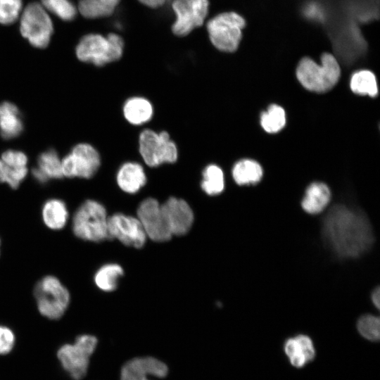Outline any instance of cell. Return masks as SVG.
Listing matches in <instances>:
<instances>
[{
  "label": "cell",
  "mask_w": 380,
  "mask_h": 380,
  "mask_svg": "<svg viewBox=\"0 0 380 380\" xmlns=\"http://www.w3.org/2000/svg\"><path fill=\"white\" fill-rule=\"evenodd\" d=\"M123 49V39L117 34L110 33L106 37L90 34L82 38L76 48V54L81 61L103 66L119 60Z\"/></svg>",
  "instance_id": "cell-3"
},
{
  "label": "cell",
  "mask_w": 380,
  "mask_h": 380,
  "mask_svg": "<svg viewBox=\"0 0 380 380\" xmlns=\"http://www.w3.org/2000/svg\"><path fill=\"white\" fill-rule=\"evenodd\" d=\"M284 351L291 363L297 367H301L313 360L315 350L310 337L298 335L289 338L284 345Z\"/></svg>",
  "instance_id": "cell-17"
},
{
  "label": "cell",
  "mask_w": 380,
  "mask_h": 380,
  "mask_svg": "<svg viewBox=\"0 0 380 380\" xmlns=\"http://www.w3.org/2000/svg\"><path fill=\"white\" fill-rule=\"evenodd\" d=\"M246 24L243 17L236 12L221 13L207 23L210 40L221 51L234 52L239 48Z\"/></svg>",
  "instance_id": "cell-5"
},
{
  "label": "cell",
  "mask_w": 380,
  "mask_h": 380,
  "mask_svg": "<svg viewBox=\"0 0 380 380\" xmlns=\"http://www.w3.org/2000/svg\"><path fill=\"white\" fill-rule=\"evenodd\" d=\"M27 174V167H13L0 160V182H6L16 189Z\"/></svg>",
  "instance_id": "cell-29"
},
{
  "label": "cell",
  "mask_w": 380,
  "mask_h": 380,
  "mask_svg": "<svg viewBox=\"0 0 380 380\" xmlns=\"http://www.w3.org/2000/svg\"><path fill=\"white\" fill-rule=\"evenodd\" d=\"M44 6L64 20L73 19L76 8L68 0H42Z\"/></svg>",
  "instance_id": "cell-31"
},
{
  "label": "cell",
  "mask_w": 380,
  "mask_h": 380,
  "mask_svg": "<svg viewBox=\"0 0 380 380\" xmlns=\"http://www.w3.org/2000/svg\"><path fill=\"white\" fill-rule=\"evenodd\" d=\"M232 177L239 185L255 184L262 177V169L258 163L250 159H243L235 163Z\"/></svg>",
  "instance_id": "cell-21"
},
{
  "label": "cell",
  "mask_w": 380,
  "mask_h": 380,
  "mask_svg": "<svg viewBox=\"0 0 380 380\" xmlns=\"http://www.w3.org/2000/svg\"><path fill=\"white\" fill-rule=\"evenodd\" d=\"M100 165L99 153L87 143L75 146L61 161L63 175L71 178L77 177L89 179L96 173Z\"/></svg>",
  "instance_id": "cell-10"
},
{
  "label": "cell",
  "mask_w": 380,
  "mask_h": 380,
  "mask_svg": "<svg viewBox=\"0 0 380 380\" xmlns=\"http://www.w3.org/2000/svg\"><path fill=\"white\" fill-rule=\"evenodd\" d=\"M320 59V64H318L310 57H303L296 71L299 82L306 89L317 93L332 89L341 76V67L334 54L324 52Z\"/></svg>",
  "instance_id": "cell-2"
},
{
  "label": "cell",
  "mask_w": 380,
  "mask_h": 380,
  "mask_svg": "<svg viewBox=\"0 0 380 380\" xmlns=\"http://www.w3.org/2000/svg\"><path fill=\"white\" fill-rule=\"evenodd\" d=\"M351 90L357 94L376 96L378 94L376 79L368 70H358L353 74L350 80Z\"/></svg>",
  "instance_id": "cell-25"
},
{
  "label": "cell",
  "mask_w": 380,
  "mask_h": 380,
  "mask_svg": "<svg viewBox=\"0 0 380 380\" xmlns=\"http://www.w3.org/2000/svg\"><path fill=\"white\" fill-rule=\"evenodd\" d=\"M141 4L151 7V8H158L163 6L167 0H139Z\"/></svg>",
  "instance_id": "cell-35"
},
{
  "label": "cell",
  "mask_w": 380,
  "mask_h": 380,
  "mask_svg": "<svg viewBox=\"0 0 380 380\" xmlns=\"http://www.w3.org/2000/svg\"><path fill=\"white\" fill-rule=\"evenodd\" d=\"M372 300L373 304L376 307L377 309L379 308L380 305V291L379 287L376 288L372 293Z\"/></svg>",
  "instance_id": "cell-37"
},
{
  "label": "cell",
  "mask_w": 380,
  "mask_h": 380,
  "mask_svg": "<svg viewBox=\"0 0 380 380\" xmlns=\"http://www.w3.org/2000/svg\"><path fill=\"white\" fill-rule=\"evenodd\" d=\"M32 175L36 179V180H37L42 184L45 183L49 180L46 176L44 173H42V172L40 171L37 167L32 170Z\"/></svg>",
  "instance_id": "cell-36"
},
{
  "label": "cell",
  "mask_w": 380,
  "mask_h": 380,
  "mask_svg": "<svg viewBox=\"0 0 380 380\" xmlns=\"http://www.w3.org/2000/svg\"><path fill=\"white\" fill-rule=\"evenodd\" d=\"M167 371L166 365L154 357H137L123 366L121 380H149L150 376L161 378L167 375Z\"/></svg>",
  "instance_id": "cell-15"
},
{
  "label": "cell",
  "mask_w": 380,
  "mask_h": 380,
  "mask_svg": "<svg viewBox=\"0 0 380 380\" xmlns=\"http://www.w3.org/2000/svg\"><path fill=\"white\" fill-rule=\"evenodd\" d=\"M123 275V270L118 264L110 263L103 265L96 272L94 281L96 286L104 291L115 290L119 279Z\"/></svg>",
  "instance_id": "cell-26"
},
{
  "label": "cell",
  "mask_w": 380,
  "mask_h": 380,
  "mask_svg": "<svg viewBox=\"0 0 380 380\" xmlns=\"http://www.w3.org/2000/svg\"><path fill=\"white\" fill-rule=\"evenodd\" d=\"M147 177L143 166L134 161L123 163L116 174V182L125 193H137L146 183Z\"/></svg>",
  "instance_id": "cell-16"
},
{
  "label": "cell",
  "mask_w": 380,
  "mask_h": 380,
  "mask_svg": "<svg viewBox=\"0 0 380 380\" xmlns=\"http://www.w3.org/2000/svg\"><path fill=\"white\" fill-rule=\"evenodd\" d=\"M15 336L8 327L0 326V355L8 353L13 348Z\"/></svg>",
  "instance_id": "cell-34"
},
{
  "label": "cell",
  "mask_w": 380,
  "mask_h": 380,
  "mask_svg": "<svg viewBox=\"0 0 380 380\" xmlns=\"http://www.w3.org/2000/svg\"><path fill=\"white\" fill-rule=\"evenodd\" d=\"M42 217L45 224L50 229H62L68 217L65 203L55 198L47 201L42 208Z\"/></svg>",
  "instance_id": "cell-22"
},
{
  "label": "cell",
  "mask_w": 380,
  "mask_h": 380,
  "mask_svg": "<svg viewBox=\"0 0 380 380\" xmlns=\"http://www.w3.org/2000/svg\"><path fill=\"white\" fill-rule=\"evenodd\" d=\"M108 239H117L127 246L141 248L146 234L138 218L115 213L108 217Z\"/></svg>",
  "instance_id": "cell-13"
},
{
  "label": "cell",
  "mask_w": 380,
  "mask_h": 380,
  "mask_svg": "<svg viewBox=\"0 0 380 380\" xmlns=\"http://www.w3.org/2000/svg\"><path fill=\"white\" fill-rule=\"evenodd\" d=\"M137 213L146 236L157 242L171 239L172 235L164 217L161 204L156 198L149 197L142 201Z\"/></svg>",
  "instance_id": "cell-12"
},
{
  "label": "cell",
  "mask_w": 380,
  "mask_h": 380,
  "mask_svg": "<svg viewBox=\"0 0 380 380\" xmlns=\"http://www.w3.org/2000/svg\"><path fill=\"white\" fill-rule=\"evenodd\" d=\"M38 169L44 173L48 179H61L63 176L62 172L61 161L58 153L53 149L42 153L37 159Z\"/></svg>",
  "instance_id": "cell-28"
},
{
  "label": "cell",
  "mask_w": 380,
  "mask_h": 380,
  "mask_svg": "<svg viewBox=\"0 0 380 380\" xmlns=\"http://www.w3.org/2000/svg\"><path fill=\"white\" fill-rule=\"evenodd\" d=\"M138 144L139 154L148 167H156L177 160V146L166 131L156 132L145 129L139 134Z\"/></svg>",
  "instance_id": "cell-6"
},
{
  "label": "cell",
  "mask_w": 380,
  "mask_h": 380,
  "mask_svg": "<svg viewBox=\"0 0 380 380\" xmlns=\"http://www.w3.org/2000/svg\"><path fill=\"white\" fill-rule=\"evenodd\" d=\"M97 345V339L91 335L78 336L74 344H65L58 351V357L63 368L76 380L87 374L89 357Z\"/></svg>",
  "instance_id": "cell-8"
},
{
  "label": "cell",
  "mask_w": 380,
  "mask_h": 380,
  "mask_svg": "<svg viewBox=\"0 0 380 380\" xmlns=\"http://www.w3.org/2000/svg\"><path fill=\"white\" fill-rule=\"evenodd\" d=\"M357 329L365 338L374 341L379 339V318L372 315L362 316L357 321Z\"/></svg>",
  "instance_id": "cell-30"
},
{
  "label": "cell",
  "mask_w": 380,
  "mask_h": 380,
  "mask_svg": "<svg viewBox=\"0 0 380 380\" xmlns=\"http://www.w3.org/2000/svg\"><path fill=\"white\" fill-rule=\"evenodd\" d=\"M120 0H80L78 9L87 18H96L110 15Z\"/></svg>",
  "instance_id": "cell-24"
},
{
  "label": "cell",
  "mask_w": 380,
  "mask_h": 380,
  "mask_svg": "<svg viewBox=\"0 0 380 380\" xmlns=\"http://www.w3.org/2000/svg\"><path fill=\"white\" fill-rule=\"evenodd\" d=\"M22 8V0H0V23L8 25L15 22Z\"/></svg>",
  "instance_id": "cell-32"
},
{
  "label": "cell",
  "mask_w": 380,
  "mask_h": 380,
  "mask_svg": "<svg viewBox=\"0 0 380 380\" xmlns=\"http://www.w3.org/2000/svg\"><path fill=\"white\" fill-rule=\"evenodd\" d=\"M23 125L18 107L5 101L0 104V134L5 139H13L22 132Z\"/></svg>",
  "instance_id": "cell-19"
},
{
  "label": "cell",
  "mask_w": 380,
  "mask_h": 380,
  "mask_svg": "<svg viewBox=\"0 0 380 380\" xmlns=\"http://www.w3.org/2000/svg\"><path fill=\"white\" fill-rule=\"evenodd\" d=\"M1 160L11 167H26L27 158L21 151L8 150L2 153Z\"/></svg>",
  "instance_id": "cell-33"
},
{
  "label": "cell",
  "mask_w": 380,
  "mask_h": 380,
  "mask_svg": "<svg viewBox=\"0 0 380 380\" xmlns=\"http://www.w3.org/2000/svg\"><path fill=\"white\" fill-rule=\"evenodd\" d=\"M322 236L330 249L343 258L358 257L370 248L374 241L366 216L340 204L331 208L324 217Z\"/></svg>",
  "instance_id": "cell-1"
},
{
  "label": "cell",
  "mask_w": 380,
  "mask_h": 380,
  "mask_svg": "<svg viewBox=\"0 0 380 380\" xmlns=\"http://www.w3.org/2000/svg\"><path fill=\"white\" fill-rule=\"evenodd\" d=\"M260 124L267 132H278L286 124L284 110L278 105H270L267 110L261 114Z\"/></svg>",
  "instance_id": "cell-27"
},
{
  "label": "cell",
  "mask_w": 380,
  "mask_h": 380,
  "mask_svg": "<svg viewBox=\"0 0 380 380\" xmlns=\"http://www.w3.org/2000/svg\"><path fill=\"white\" fill-rule=\"evenodd\" d=\"M330 198L329 187L324 183L314 182L306 189L301 205L306 213L318 214L327 207Z\"/></svg>",
  "instance_id": "cell-20"
},
{
  "label": "cell",
  "mask_w": 380,
  "mask_h": 380,
  "mask_svg": "<svg viewBox=\"0 0 380 380\" xmlns=\"http://www.w3.org/2000/svg\"><path fill=\"white\" fill-rule=\"evenodd\" d=\"M201 188L209 196H216L223 191L224 177L220 167L215 164H210L203 169Z\"/></svg>",
  "instance_id": "cell-23"
},
{
  "label": "cell",
  "mask_w": 380,
  "mask_h": 380,
  "mask_svg": "<svg viewBox=\"0 0 380 380\" xmlns=\"http://www.w3.org/2000/svg\"><path fill=\"white\" fill-rule=\"evenodd\" d=\"M162 211L172 235L187 233L194 222V213L189 203L176 197H170L161 204Z\"/></svg>",
  "instance_id": "cell-14"
},
{
  "label": "cell",
  "mask_w": 380,
  "mask_h": 380,
  "mask_svg": "<svg viewBox=\"0 0 380 380\" xmlns=\"http://www.w3.org/2000/svg\"><path fill=\"white\" fill-rule=\"evenodd\" d=\"M20 32L35 47L44 48L49 44L53 25L42 5L31 3L27 6L21 15Z\"/></svg>",
  "instance_id": "cell-9"
},
{
  "label": "cell",
  "mask_w": 380,
  "mask_h": 380,
  "mask_svg": "<svg viewBox=\"0 0 380 380\" xmlns=\"http://www.w3.org/2000/svg\"><path fill=\"white\" fill-rule=\"evenodd\" d=\"M125 120L133 125H141L150 121L153 115V107L149 100L143 96H132L122 107Z\"/></svg>",
  "instance_id": "cell-18"
},
{
  "label": "cell",
  "mask_w": 380,
  "mask_h": 380,
  "mask_svg": "<svg viewBox=\"0 0 380 380\" xmlns=\"http://www.w3.org/2000/svg\"><path fill=\"white\" fill-rule=\"evenodd\" d=\"M34 294L40 313L51 319L63 316L70 303L67 289L53 276H46L36 285Z\"/></svg>",
  "instance_id": "cell-7"
},
{
  "label": "cell",
  "mask_w": 380,
  "mask_h": 380,
  "mask_svg": "<svg viewBox=\"0 0 380 380\" xmlns=\"http://www.w3.org/2000/svg\"><path fill=\"white\" fill-rule=\"evenodd\" d=\"M208 0H173L172 8L176 14V20L172 26V32L184 37L201 26L208 15Z\"/></svg>",
  "instance_id": "cell-11"
},
{
  "label": "cell",
  "mask_w": 380,
  "mask_h": 380,
  "mask_svg": "<svg viewBox=\"0 0 380 380\" xmlns=\"http://www.w3.org/2000/svg\"><path fill=\"white\" fill-rule=\"evenodd\" d=\"M108 217L105 207L94 200H87L76 210L72 230L76 236L100 242L108 239Z\"/></svg>",
  "instance_id": "cell-4"
}]
</instances>
